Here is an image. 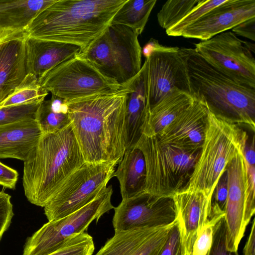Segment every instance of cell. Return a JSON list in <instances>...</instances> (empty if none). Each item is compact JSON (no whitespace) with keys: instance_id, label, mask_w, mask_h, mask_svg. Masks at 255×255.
Returning <instances> with one entry per match:
<instances>
[{"instance_id":"cell-1","label":"cell","mask_w":255,"mask_h":255,"mask_svg":"<svg viewBox=\"0 0 255 255\" xmlns=\"http://www.w3.org/2000/svg\"><path fill=\"white\" fill-rule=\"evenodd\" d=\"M70 124L85 162L121 161L126 150V96L115 93L67 101Z\"/></svg>"},{"instance_id":"cell-2","label":"cell","mask_w":255,"mask_h":255,"mask_svg":"<svg viewBox=\"0 0 255 255\" xmlns=\"http://www.w3.org/2000/svg\"><path fill=\"white\" fill-rule=\"evenodd\" d=\"M127 0H56L32 20L28 36L80 46L82 53L110 25Z\"/></svg>"},{"instance_id":"cell-3","label":"cell","mask_w":255,"mask_h":255,"mask_svg":"<svg viewBox=\"0 0 255 255\" xmlns=\"http://www.w3.org/2000/svg\"><path fill=\"white\" fill-rule=\"evenodd\" d=\"M84 162L71 124L42 134L24 161L22 184L27 199L44 207Z\"/></svg>"},{"instance_id":"cell-4","label":"cell","mask_w":255,"mask_h":255,"mask_svg":"<svg viewBox=\"0 0 255 255\" xmlns=\"http://www.w3.org/2000/svg\"><path fill=\"white\" fill-rule=\"evenodd\" d=\"M191 95L215 116L255 130V89L234 81L211 65L194 48H180Z\"/></svg>"},{"instance_id":"cell-5","label":"cell","mask_w":255,"mask_h":255,"mask_svg":"<svg viewBox=\"0 0 255 255\" xmlns=\"http://www.w3.org/2000/svg\"><path fill=\"white\" fill-rule=\"evenodd\" d=\"M248 134L237 125L209 111L204 139L192 174L181 191L201 192L212 199L230 161L242 149Z\"/></svg>"},{"instance_id":"cell-6","label":"cell","mask_w":255,"mask_h":255,"mask_svg":"<svg viewBox=\"0 0 255 255\" xmlns=\"http://www.w3.org/2000/svg\"><path fill=\"white\" fill-rule=\"evenodd\" d=\"M142 152L146 176L144 191L157 197H171L188 181L200 150H186L142 134L135 145Z\"/></svg>"},{"instance_id":"cell-7","label":"cell","mask_w":255,"mask_h":255,"mask_svg":"<svg viewBox=\"0 0 255 255\" xmlns=\"http://www.w3.org/2000/svg\"><path fill=\"white\" fill-rule=\"evenodd\" d=\"M141 49L138 35L132 29L110 24L81 54L103 75L122 86L140 70Z\"/></svg>"},{"instance_id":"cell-8","label":"cell","mask_w":255,"mask_h":255,"mask_svg":"<svg viewBox=\"0 0 255 255\" xmlns=\"http://www.w3.org/2000/svg\"><path fill=\"white\" fill-rule=\"evenodd\" d=\"M41 87L66 101L118 92L121 86L103 75L81 53L63 62L38 79Z\"/></svg>"},{"instance_id":"cell-9","label":"cell","mask_w":255,"mask_h":255,"mask_svg":"<svg viewBox=\"0 0 255 255\" xmlns=\"http://www.w3.org/2000/svg\"><path fill=\"white\" fill-rule=\"evenodd\" d=\"M112 185L106 186L90 203L58 220L48 221L29 237L22 255H49L72 237L85 232L94 220L98 222L114 208L111 203Z\"/></svg>"},{"instance_id":"cell-10","label":"cell","mask_w":255,"mask_h":255,"mask_svg":"<svg viewBox=\"0 0 255 255\" xmlns=\"http://www.w3.org/2000/svg\"><path fill=\"white\" fill-rule=\"evenodd\" d=\"M117 165L85 161L44 207L48 221L64 217L92 201L114 177Z\"/></svg>"},{"instance_id":"cell-11","label":"cell","mask_w":255,"mask_h":255,"mask_svg":"<svg viewBox=\"0 0 255 255\" xmlns=\"http://www.w3.org/2000/svg\"><path fill=\"white\" fill-rule=\"evenodd\" d=\"M141 52L145 57L150 109L173 89L191 95L186 64L180 48L163 46L151 38Z\"/></svg>"},{"instance_id":"cell-12","label":"cell","mask_w":255,"mask_h":255,"mask_svg":"<svg viewBox=\"0 0 255 255\" xmlns=\"http://www.w3.org/2000/svg\"><path fill=\"white\" fill-rule=\"evenodd\" d=\"M206 61L234 81L255 89V46L225 31L195 44Z\"/></svg>"},{"instance_id":"cell-13","label":"cell","mask_w":255,"mask_h":255,"mask_svg":"<svg viewBox=\"0 0 255 255\" xmlns=\"http://www.w3.org/2000/svg\"><path fill=\"white\" fill-rule=\"evenodd\" d=\"M114 209L112 223L115 233L168 226L177 217L172 197H157L145 192L122 199Z\"/></svg>"},{"instance_id":"cell-14","label":"cell","mask_w":255,"mask_h":255,"mask_svg":"<svg viewBox=\"0 0 255 255\" xmlns=\"http://www.w3.org/2000/svg\"><path fill=\"white\" fill-rule=\"evenodd\" d=\"M226 171L228 182L225 211L227 248L229 251H237L246 228L244 212L247 174L242 149L230 161Z\"/></svg>"},{"instance_id":"cell-15","label":"cell","mask_w":255,"mask_h":255,"mask_svg":"<svg viewBox=\"0 0 255 255\" xmlns=\"http://www.w3.org/2000/svg\"><path fill=\"white\" fill-rule=\"evenodd\" d=\"M255 17V0H226L187 27L181 36L205 41Z\"/></svg>"},{"instance_id":"cell-16","label":"cell","mask_w":255,"mask_h":255,"mask_svg":"<svg viewBox=\"0 0 255 255\" xmlns=\"http://www.w3.org/2000/svg\"><path fill=\"white\" fill-rule=\"evenodd\" d=\"M208 113L206 105L196 99L156 136L161 142L186 150H200L207 126Z\"/></svg>"},{"instance_id":"cell-17","label":"cell","mask_w":255,"mask_h":255,"mask_svg":"<svg viewBox=\"0 0 255 255\" xmlns=\"http://www.w3.org/2000/svg\"><path fill=\"white\" fill-rule=\"evenodd\" d=\"M172 198L181 227L183 255H192L197 237L209 219L212 198L201 192L187 191Z\"/></svg>"},{"instance_id":"cell-18","label":"cell","mask_w":255,"mask_h":255,"mask_svg":"<svg viewBox=\"0 0 255 255\" xmlns=\"http://www.w3.org/2000/svg\"><path fill=\"white\" fill-rule=\"evenodd\" d=\"M172 224L115 233L95 255H159Z\"/></svg>"},{"instance_id":"cell-19","label":"cell","mask_w":255,"mask_h":255,"mask_svg":"<svg viewBox=\"0 0 255 255\" xmlns=\"http://www.w3.org/2000/svg\"><path fill=\"white\" fill-rule=\"evenodd\" d=\"M122 87L126 96V150L135 146L150 114L145 61L138 74Z\"/></svg>"},{"instance_id":"cell-20","label":"cell","mask_w":255,"mask_h":255,"mask_svg":"<svg viewBox=\"0 0 255 255\" xmlns=\"http://www.w3.org/2000/svg\"><path fill=\"white\" fill-rule=\"evenodd\" d=\"M26 32L0 44V104L22 84L28 74Z\"/></svg>"},{"instance_id":"cell-21","label":"cell","mask_w":255,"mask_h":255,"mask_svg":"<svg viewBox=\"0 0 255 255\" xmlns=\"http://www.w3.org/2000/svg\"><path fill=\"white\" fill-rule=\"evenodd\" d=\"M28 74L38 80L58 65L82 53L76 45L27 35L25 42Z\"/></svg>"},{"instance_id":"cell-22","label":"cell","mask_w":255,"mask_h":255,"mask_svg":"<svg viewBox=\"0 0 255 255\" xmlns=\"http://www.w3.org/2000/svg\"><path fill=\"white\" fill-rule=\"evenodd\" d=\"M42 134L36 120L0 126V159L24 162Z\"/></svg>"},{"instance_id":"cell-23","label":"cell","mask_w":255,"mask_h":255,"mask_svg":"<svg viewBox=\"0 0 255 255\" xmlns=\"http://www.w3.org/2000/svg\"><path fill=\"white\" fill-rule=\"evenodd\" d=\"M146 170L144 155L135 146L126 149L114 174L120 183L122 199L144 191Z\"/></svg>"},{"instance_id":"cell-24","label":"cell","mask_w":255,"mask_h":255,"mask_svg":"<svg viewBox=\"0 0 255 255\" xmlns=\"http://www.w3.org/2000/svg\"><path fill=\"white\" fill-rule=\"evenodd\" d=\"M191 94L178 89L170 91L151 109L143 134L157 135L195 100Z\"/></svg>"},{"instance_id":"cell-25","label":"cell","mask_w":255,"mask_h":255,"mask_svg":"<svg viewBox=\"0 0 255 255\" xmlns=\"http://www.w3.org/2000/svg\"><path fill=\"white\" fill-rule=\"evenodd\" d=\"M56 0H0V28L25 31L41 11Z\"/></svg>"},{"instance_id":"cell-26","label":"cell","mask_w":255,"mask_h":255,"mask_svg":"<svg viewBox=\"0 0 255 255\" xmlns=\"http://www.w3.org/2000/svg\"><path fill=\"white\" fill-rule=\"evenodd\" d=\"M35 120L42 134L65 128L70 124L67 101L52 95L40 103Z\"/></svg>"},{"instance_id":"cell-27","label":"cell","mask_w":255,"mask_h":255,"mask_svg":"<svg viewBox=\"0 0 255 255\" xmlns=\"http://www.w3.org/2000/svg\"><path fill=\"white\" fill-rule=\"evenodd\" d=\"M156 0H127L111 24L127 26L138 36L143 32Z\"/></svg>"},{"instance_id":"cell-28","label":"cell","mask_w":255,"mask_h":255,"mask_svg":"<svg viewBox=\"0 0 255 255\" xmlns=\"http://www.w3.org/2000/svg\"><path fill=\"white\" fill-rule=\"evenodd\" d=\"M48 92L40 85L38 79L28 74L22 84L0 104V108L35 102H42Z\"/></svg>"},{"instance_id":"cell-29","label":"cell","mask_w":255,"mask_h":255,"mask_svg":"<svg viewBox=\"0 0 255 255\" xmlns=\"http://www.w3.org/2000/svg\"><path fill=\"white\" fill-rule=\"evenodd\" d=\"M199 0H169L165 2L157 14L159 25L165 30L180 20L198 3Z\"/></svg>"},{"instance_id":"cell-30","label":"cell","mask_w":255,"mask_h":255,"mask_svg":"<svg viewBox=\"0 0 255 255\" xmlns=\"http://www.w3.org/2000/svg\"><path fill=\"white\" fill-rule=\"evenodd\" d=\"M226 0H199L198 3L181 20L165 30L171 36H181L182 32L209 11L224 3Z\"/></svg>"},{"instance_id":"cell-31","label":"cell","mask_w":255,"mask_h":255,"mask_svg":"<svg viewBox=\"0 0 255 255\" xmlns=\"http://www.w3.org/2000/svg\"><path fill=\"white\" fill-rule=\"evenodd\" d=\"M41 102H35L0 108V126L35 120Z\"/></svg>"},{"instance_id":"cell-32","label":"cell","mask_w":255,"mask_h":255,"mask_svg":"<svg viewBox=\"0 0 255 255\" xmlns=\"http://www.w3.org/2000/svg\"><path fill=\"white\" fill-rule=\"evenodd\" d=\"M94 250L93 238L84 232L70 238L57 250L49 255H92Z\"/></svg>"},{"instance_id":"cell-33","label":"cell","mask_w":255,"mask_h":255,"mask_svg":"<svg viewBox=\"0 0 255 255\" xmlns=\"http://www.w3.org/2000/svg\"><path fill=\"white\" fill-rule=\"evenodd\" d=\"M227 226L223 216L213 228V239L207 255H239L237 251H229L227 248Z\"/></svg>"},{"instance_id":"cell-34","label":"cell","mask_w":255,"mask_h":255,"mask_svg":"<svg viewBox=\"0 0 255 255\" xmlns=\"http://www.w3.org/2000/svg\"><path fill=\"white\" fill-rule=\"evenodd\" d=\"M224 215L209 218L194 244L192 255H207L212 242L214 227Z\"/></svg>"},{"instance_id":"cell-35","label":"cell","mask_w":255,"mask_h":255,"mask_svg":"<svg viewBox=\"0 0 255 255\" xmlns=\"http://www.w3.org/2000/svg\"><path fill=\"white\" fill-rule=\"evenodd\" d=\"M246 167V189L244 212V223L247 227L255 211V165L245 162Z\"/></svg>"},{"instance_id":"cell-36","label":"cell","mask_w":255,"mask_h":255,"mask_svg":"<svg viewBox=\"0 0 255 255\" xmlns=\"http://www.w3.org/2000/svg\"><path fill=\"white\" fill-rule=\"evenodd\" d=\"M159 255H183L181 227L177 218L172 224Z\"/></svg>"},{"instance_id":"cell-37","label":"cell","mask_w":255,"mask_h":255,"mask_svg":"<svg viewBox=\"0 0 255 255\" xmlns=\"http://www.w3.org/2000/svg\"><path fill=\"white\" fill-rule=\"evenodd\" d=\"M11 196L3 190L0 191V240L8 228L13 216Z\"/></svg>"},{"instance_id":"cell-38","label":"cell","mask_w":255,"mask_h":255,"mask_svg":"<svg viewBox=\"0 0 255 255\" xmlns=\"http://www.w3.org/2000/svg\"><path fill=\"white\" fill-rule=\"evenodd\" d=\"M18 172L0 162V185L14 189L18 180Z\"/></svg>"},{"instance_id":"cell-39","label":"cell","mask_w":255,"mask_h":255,"mask_svg":"<svg viewBox=\"0 0 255 255\" xmlns=\"http://www.w3.org/2000/svg\"><path fill=\"white\" fill-rule=\"evenodd\" d=\"M255 17L249 19L232 28L236 35H239L249 39L255 40Z\"/></svg>"},{"instance_id":"cell-40","label":"cell","mask_w":255,"mask_h":255,"mask_svg":"<svg viewBox=\"0 0 255 255\" xmlns=\"http://www.w3.org/2000/svg\"><path fill=\"white\" fill-rule=\"evenodd\" d=\"M255 220H253L252 226L248 240L243 250L244 255H255Z\"/></svg>"},{"instance_id":"cell-41","label":"cell","mask_w":255,"mask_h":255,"mask_svg":"<svg viewBox=\"0 0 255 255\" xmlns=\"http://www.w3.org/2000/svg\"><path fill=\"white\" fill-rule=\"evenodd\" d=\"M25 32V31L12 30L0 28V43L9 38L20 35Z\"/></svg>"},{"instance_id":"cell-42","label":"cell","mask_w":255,"mask_h":255,"mask_svg":"<svg viewBox=\"0 0 255 255\" xmlns=\"http://www.w3.org/2000/svg\"><path fill=\"white\" fill-rule=\"evenodd\" d=\"M1 43H0V44Z\"/></svg>"}]
</instances>
